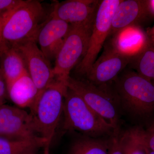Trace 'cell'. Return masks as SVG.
I'll return each mask as SVG.
<instances>
[{"label": "cell", "instance_id": "1", "mask_svg": "<svg viewBox=\"0 0 154 154\" xmlns=\"http://www.w3.org/2000/svg\"><path fill=\"white\" fill-rule=\"evenodd\" d=\"M3 17L2 39L9 47L36 42L38 32L48 17H46L45 9L40 2L26 0Z\"/></svg>", "mask_w": 154, "mask_h": 154}, {"label": "cell", "instance_id": "2", "mask_svg": "<svg viewBox=\"0 0 154 154\" xmlns=\"http://www.w3.org/2000/svg\"><path fill=\"white\" fill-rule=\"evenodd\" d=\"M112 87L120 107L130 115H141L154 109V85L131 69H125Z\"/></svg>", "mask_w": 154, "mask_h": 154}, {"label": "cell", "instance_id": "3", "mask_svg": "<svg viewBox=\"0 0 154 154\" xmlns=\"http://www.w3.org/2000/svg\"><path fill=\"white\" fill-rule=\"evenodd\" d=\"M63 113V129L65 131H78L86 136L99 138L110 136L116 129L69 89L64 100Z\"/></svg>", "mask_w": 154, "mask_h": 154}, {"label": "cell", "instance_id": "4", "mask_svg": "<svg viewBox=\"0 0 154 154\" xmlns=\"http://www.w3.org/2000/svg\"><path fill=\"white\" fill-rule=\"evenodd\" d=\"M68 89L66 84L55 80L43 91L31 110L38 134L51 143L63 112Z\"/></svg>", "mask_w": 154, "mask_h": 154}, {"label": "cell", "instance_id": "5", "mask_svg": "<svg viewBox=\"0 0 154 154\" xmlns=\"http://www.w3.org/2000/svg\"><path fill=\"white\" fill-rule=\"evenodd\" d=\"M66 85L114 128L119 127L120 105L112 85L100 87L86 79H76L70 76L67 81Z\"/></svg>", "mask_w": 154, "mask_h": 154}, {"label": "cell", "instance_id": "6", "mask_svg": "<svg viewBox=\"0 0 154 154\" xmlns=\"http://www.w3.org/2000/svg\"><path fill=\"white\" fill-rule=\"evenodd\" d=\"M121 1H99L89 39L88 50L77 67V72L81 75L85 76L97 60L105 41L109 37L113 15Z\"/></svg>", "mask_w": 154, "mask_h": 154}, {"label": "cell", "instance_id": "7", "mask_svg": "<svg viewBox=\"0 0 154 154\" xmlns=\"http://www.w3.org/2000/svg\"><path fill=\"white\" fill-rule=\"evenodd\" d=\"M92 27L71 25L55 57L53 72L56 80L66 84L71 71L86 54Z\"/></svg>", "mask_w": 154, "mask_h": 154}, {"label": "cell", "instance_id": "8", "mask_svg": "<svg viewBox=\"0 0 154 154\" xmlns=\"http://www.w3.org/2000/svg\"><path fill=\"white\" fill-rule=\"evenodd\" d=\"M0 137L33 140L42 137L37 132L31 113L22 108L4 105L0 107Z\"/></svg>", "mask_w": 154, "mask_h": 154}, {"label": "cell", "instance_id": "9", "mask_svg": "<svg viewBox=\"0 0 154 154\" xmlns=\"http://www.w3.org/2000/svg\"><path fill=\"white\" fill-rule=\"evenodd\" d=\"M131 58L107 45L86 75L85 79L96 86H111L126 68Z\"/></svg>", "mask_w": 154, "mask_h": 154}, {"label": "cell", "instance_id": "10", "mask_svg": "<svg viewBox=\"0 0 154 154\" xmlns=\"http://www.w3.org/2000/svg\"><path fill=\"white\" fill-rule=\"evenodd\" d=\"M14 47L19 48L25 58L29 74L38 90L37 102L43 91L56 80L53 68L36 41L27 42Z\"/></svg>", "mask_w": 154, "mask_h": 154}, {"label": "cell", "instance_id": "11", "mask_svg": "<svg viewBox=\"0 0 154 154\" xmlns=\"http://www.w3.org/2000/svg\"><path fill=\"white\" fill-rule=\"evenodd\" d=\"M71 26L54 16L52 12L38 32L36 42L49 61L55 59L68 34Z\"/></svg>", "mask_w": 154, "mask_h": 154}, {"label": "cell", "instance_id": "12", "mask_svg": "<svg viewBox=\"0 0 154 154\" xmlns=\"http://www.w3.org/2000/svg\"><path fill=\"white\" fill-rule=\"evenodd\" d=\"M99 1L67 0L57 2L51 12L71 25L92 27Z\"/></svg>", "mask_w": 154, "mask_h": 154}, {"label": "cell", "instance_id": "13", "mask_svg": "<svg viewBox=\"0 0 154 154\" xmlns=\"http://www.w3.org/2000/svg\"><path fill=\"white\" fill-rule=\"evenodd\" d=\"M111 37L108 46L123 55L131 58L143 51L145 37L136 25L125 28Z\"/></svg>", "mask_w": 154, "mask_h": 154}, {"label": "cell", "instance_id": "14", "mask_svg": "<svg viewBox=\"0 0 154 154\" xmlns=\"http://www.w3.org/2000/svg\"><path fill=\"white\" fill-rule=\"evenodd\" d=\"M145 9L141 1L122 0L113 15L109 37L125 28L136 25L144 14Z\"/></svg>", "mask_w": 154, "mask_h": 154}, {"label": "cell", "instance_id": "15", "mask_svg": "<svg viewBox=\"0 0 154 154\" xmlns=\"http://www.w3.org/2000/svg\"><path fill=\"white\" fill-rule=\"evenodd\" d=\"M0 69L8 88L28 72L25 58L18 48L8 47L0 56Z\"/></svg>", "mask_w": 154, "mask_h": 154}, {"label": "cell", "instance_id": "16", "mask_svg": "<svg viewBox=\"0 0 154 154\" xmlns=\"http://www.w3.org/2000/svg\"><path fill=\"white\" fill-rule=\"evenodd\" d=\"M8 91L10 99L19 108L31 110L36 105L38 91L28 72L14 82Z\"/></svg>", "mask_w": 154, "mask_h": 154}, {"label": "cell", "instance_id": "17", "mask_svg": "<svg viewBox=\"0 0 154 154\" xmlns=\"http://www.w3.org/2000/svg\"><path fill=\"white\" fill-rule=\"evenodd\" d=\"M119 140L123 154H149L146 132L139 128H131L120 132Z\"/></svg>", "mask_w": 154, "mask_h": 154}, {"label": "cell", "instance_id": "18", "mask_svg": "<svg viewBox=\"0 0 154 154\" xmlns=\"http://www.w3.org/2000/svg\"><path fill=\"white\" fill-rule=\"evenodd\" d=\"M48 142L43 137L33 140H13L0 137V154H36Z\"/></svg>", "mask_w": 154, "mask_h": 154}, {"label": "cell", "instance_id": "19", "mask_svg": "<svg viewBox=\"0 0 154 154\" xmlns=\"http://www.w3.org/2000/svg\"><path fill=\"white\" fill-rule=\"evenodd\" d=\"M109 137L79 138L72 144L69 154H109Z\"/></svg>", "mask_w": 154, "mask_h": 154}, {"label": "cell", "instance_id": "20", "mask_svg": "<svg viewBox=\"0 0 154 154\" xmlns=\"http://www.w3.org/2000/svg\"><path fill=\"white\" fill-rule=\"evenodd\" d=\"M128 68L136 69L139 74L149 79H154V51L148 49L131 58Z\"/></svg>", "mask_w": 154, "mask_h": 154}, {"label": "cell", "instance_id": "21", "mask_svg": "<svg viewBox=\"0 0 154 154\" xmlns=\"http://www.w3.org/2000/svg\"><path fill=\"white\" fill-rule=\"evenodd\" d=\"M120 132V128H117L109 137V154H123L119 143Z\"/></svg>", "mask_w": 154, "mask_h": 154}, {"label": "cell", "instance_id": "22", "mask_svg": "<svg viewBox=\"0 0 154 154\" xmlns=\"http://www.w3.org/2000/svg\"><path fill=\"white\" fill-rule=\"evenodd\" d=\"M22 0H0V12L7 15L13 12L23 2Z\"/></svg>", "mask_w": 154, "mask_h": 154}, {"label": "cell", "instance_id": "23", "mask_svg": "<svg viewBox=\"0 0 154 154\" xmlns=\"http://www.w3.org/2000/svg\"><path fill=\"white\" fill-rule=\"evenodd\" d=\"M8 96L7 83L0 69V107L5 105Z\"/></svg>", "mask_w": 154, "mask_h": 154}, {"label": "cell", "instance_id": "24", "mask_svg": "<svg viewBox=\"0 0 154 154\" xmlns=\"http://www.w3.org/2000/svg\"><path fill=\"white\" fill-rule=\"evenodd\" d=\"M3 22H4V17H3V14L0 12V41L2 42H3L2 39V33Z\"/></svg>", "mask_w": 154, "mask_h": 154}, {"label": "cell", "instance_id": "25", "mask_svg": "<svg viewBox=\"0 0 154 154\" xmlns=\"http://www.w3.org/2000/svg\"><path fill=\"white\" fill-rule=\"evenodd\" d=\"M8 47L3 42L0 41V56Z\"/></svg>", "mask_w": 154, "mask_h": 154}, {"label": "cell", "instance_id": "26", "mask_svg": "<svg viewBox=\"0 0 154 154\" xmlns=\"http://www.w3.org/2000/svg\"><path fill=\"white\" fill-rule=\"evenodd\" d=\"M50 143H47L44 147V151L43 154H50V146L51 145Z\"/></svg>", "mask_w": 154, "mask_h": 154}, {"label": "cell", "instance_id": "27", "mask_svg": "<svg viewBox=\"0 0 154 154\" xmlns=\"http://www.w3.org/2000/svg\"><path fill=\"white\" fill-rule=\"evenodd\" d=\"M151 5L152 10L154 11V0L153 1H151L150 2Z\"/></svg>", "mask_w": 154, "mask_h": 154}, {"label": "cell", "instance_id": "28", "mask_svg": "<svg viewBox=\"0 0 154 154\" xmlns=\"http://www.w3.org/2000/svg\"><path fill=\"white\" fill-rule=\"evenodd\" d=\"M148 154H154V151H152L150 150L149 151Z\"/></svg>", "mask_w": 154, "mask_h": 154}]
</instances>
